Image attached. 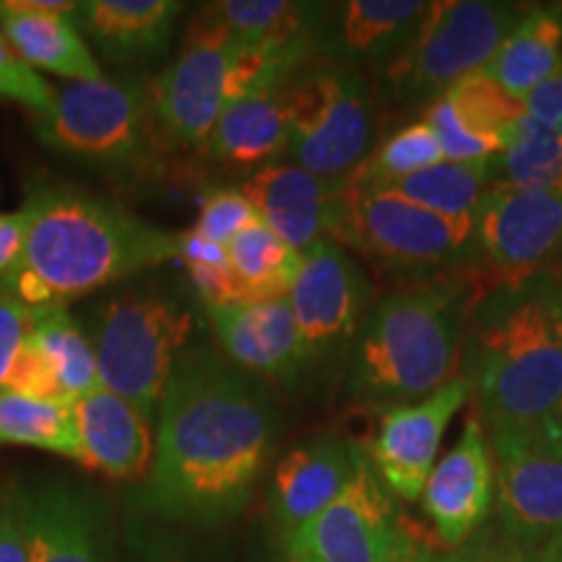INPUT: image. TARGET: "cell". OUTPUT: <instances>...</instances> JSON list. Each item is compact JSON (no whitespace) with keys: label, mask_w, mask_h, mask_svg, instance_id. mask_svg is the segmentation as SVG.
<instances>
[{"label":"cell","mask_w":562,"mask_h":562,"mask_svg":"<svg viewBox=\"0 0 562 562\" xmlns=\"http://www.w3.org/2000/svg\"><path fill=\"white\" fill-rule=\"evenodd\" d=\"M199 531L133 508L125 521L128 558L131 562H216Z\"/></svg>","instance_id":"35"},{"label":"cell","mask_w":562,"mask_h":562,"mask_svg":"<svg viewBox=\"0 0 562 562\" xmlns=\"http://www.w3.org/2000/svg\"><path fill=\"white\" fill-rule=\"evenodd\" d=\"M351 245L393 271H438L459 263L474 243V216H442L349 178L339 245Z\"/></svg>","instance_id":"9"},{"label":"cell","mask_w":562,"mask_h":562,"mask_svg":"<svg viewBox=\"0 0 562 562\" xmlns=\"http://www.w3.org/2000/svg\"><path fill=\"white\" fill-rule=\"evenodd\" d=\"M474 243L495 279L542 271L562 250V193L495 182L474 209Z\"/></svg>","instance_id":"12"},{"label":"cell","mask_w":562,"mask_h":562,"mask_svg":"<svg viewBox=\"0 0 562 562\" xmlns=\"http://www.w3.org/2000/svg\"><path fill=\"white\" fill-rule=\"evenodd\" d=\"M252 222H258L252 203L245 199L240 191L222 188V191L209 193L206 199H203L193 232L203 237V240L227 248V245L235 240L245 227H250Z\"/></svg>","instance_id":"37"},{"label":"cell","mask_w":562,"mask_h":562,"mask_svg":"<svg viewBox=\"0 0 562 562\" xmlns=\"http://www.w3.org/2000/svg\"><path fill=\"white\" fill-rule=\"evenodd\" d=\"M326 9V5H323ZM321 9L315 26V53L347 63L370 66L391 63L412 40L427 3L419 0H349Z\"/></svg>","instance_id":"22"},{"label":"cell","mask_w":562,"mask_h":562,"mask_svg":"<svg viewBox=\"0 0 562 562\" xmlns=\"http://www.w3.org/2000/svg\"><path fill=\"white\" fill-rule=\"evenodd\" d=\"M472 389L469 378H453L422 402L393 406L383 414L370 448V463L391 495L419 501L435 469L442 435L453 414L467 406Z\"/></svg>","instance_id":"14"},{"label":"cell","mask_w":562,"mask_h":562,"mask_svg":"<svg viewBox=\"0 0 562 562\" xmlns=\"http://www.w3.org/2000/svg\"><path fill=\"white\" fill-rule=\"evenodd\" d=\"M3 391L24 393V396L37 398H60L50 362H47L45 351L40 349V344L32 336H26L24 347L19 349L16 360H13L9 375H5Z\"/></svg>","instance_id":"39"},{"label":"cell","mask_w":562,"mask_h":562,"mask_svg":"<svg viewBox=\"0 0 562 562\" xmlns=\"http://www.w3.org/2000/svg\"><path fill=\"white\" fill-rule=\"evenodd\" d=\"M284 87H266L227 104L214 131L203 144L206 157L224 167L277 165L290 149V115H286Z\"/></svg>","instance_id":"24"},{"label":"cell","mask_w":562,"mask_h":562,"mask_svg":"<svg viewBox=\"0 0 562 562\" xmlns=\"http://www.w3.org/2000/svg\"><path fill=\"white\" fill-rule=\"evenodd\" d=\"M396 526L389 490L362 456L341 495L294 533L286 552L297 562H381Z\"/></svg>","instance_id":"13"},{"label":"cell","mask_w":562,"mask_h":562,"mask_svg":"<svg viewBox=\"0 0 562 562\" xmlns=\"http://www.w3.org/2000/svg\"><path fill=\"white\" fill-rule=\"evenodd\" d=\"M521 19L524 13L510 3H490V0L427 3L412 40L389 63L393 87L412 100L435 102L463 76L487 68Z\"/></svg>","instance_id":"7"},{"label":"cell","mask_w":562,"mask_h":562,"mask_svg":"<svg viewBox=\"0 0 562 562\" xmlns=\"http://www.w3.org/2000/svg\"><path fill=\"white\" fill-rule=\"evenodd\" d=\"M286 297L302 347L313 360L355 334L370 300V281L339 243L321 240L302 252L300 273Z\"/></svg>","instance_id":"15"},{"label":"cell","mask_w":562,"mask_h":562,"mask_svg":"<svg viewBox=\"0 0 562 562\" xmlns=\"http://www.w3.org/2000/svg\"><path fill=\"white\" fill-rule=\"evenodd\" d=\"M442 159L446 157H442L440 140L430 125L425 121L412 123L385 138L378 149H372L370 157L351 175V182L360 188H381L385 182L402 180Z\"/></svg>","instance_id":"34"},{"label":"cell","mask_w":562,"mask_h":562,"mask_svg":"<svg viewBox=\"0 0 562 562\" xmlns=\"http://www.w3.org/2000/svg\"><path fill=\"white\" fill-rule=\"evenodd\" d=\"M180 13L178 0H87L76 21L104 58L131 63L165 53Z\"/></svg>","instance_id":"25"},{"label":"cell","mask_w":562,"mask_h":562,"mask_svg":"<svg viewBox=\"0 0 562 562\" xmlns=\"http://www.w3.org/2000/svg\"><path fill=\"white\" fill-rule=\"evenodd\" d=\"M492 497H495V467L484 440V425L472 414L453 451L435 463L422 492V505L442 544L461 547L487 521Z\"/></svg>","instance_id":"19"},{"label":"cell","mask_w":562,"mask_h":562,"mask_svg":"<svg viewBox=\"0 0 562 562\" xmlns=\"http://www.w3.org/2000/svg\"><path fill=\"white\" fill-rule=\"evenodd\" d=\"M55 91L30 63L21 60L11 42L0 32V100L24 104L34 115H47L55 108Z\"/></svg>","instance_id":"36"},{"label":"cell","mask_w":562,"mask_h":562,"mask_svg":"<svg viewBox=\"0 0 562 562\" xmlns=\"http://www.w3.org/2000/svg\"><path fill=\"white\" fill-rule=\"evenodd\" d=\"M347 191L349 180L318 178L290 161L261 167L240 188L258 220L300 252L321 240L339 243L347 220Z\"/></svg>","instance_id":"16"},{"label":"cell","mask_w":562,"mask_h":562,"mask_svg":"<svg viewBox=\"0 0 562 562\" xmlns=\"http://www.w3.org/2000/svg\"><path fill=\"white\" fill-rule=\"evenodd\" d=\"M235 100H240L237 45L222 37H188L178 60L149 83L154 123L175 146L206 144Z\"/></svg>","instance_id":"11"},{"label":"cell","mask_w":562,"mask_h":562,"mask_svg":"<svg viewBox=\"0 0 562 562\" xmlns=\"http://www.w3.org/2000/svg\"><path fill=\"white\" fill-rule=\"evenodd\" d=\"M157 133L149 87L136 79L68 83L34 123V136L53 151L121 175L144 170Z\"/></svg>","instance_id":"6"},{"label":"cell","mask_w":562,"mask_h":562,"mask_svg":"<svg viewBox=\"0 0 562 562\" xmlns=\"http://www.w3.org/2000/svg\"><path fill=\"white\" fill-rule=\"evenodd\" d=\"M286 562H297V560H292V558H286Z\"/></svg>","instance_id":"49"},{"label":"cell","mask_w":562,"mask_h":562,"mask_svg":"<svg viewBox=\"0 0 562 562\" xmlns=\"http://www.w3.org/2000/svg\"><path fill=\"white\" fill-rule=\"evenodd\" d=\"M544 560H547V562H554V560H552V554L547 552V547H544Z\"/></svg>","instance_id":"48"},{"label":"cell","mask_w":562,"mask_h":562,"mask_svg":"<svg viewBox=\"0 0 562 562\" xmlns=\"http://www.w3.org/2000/svg\"><path fill=\"white\" fill-rule=\"evenodd\" d=\"M492 167L505 186L562 193V136L526 115L510 131L505 151Z\"/></svg>","instance_id":"33"},{"label":"cell","mask_w":562,"mask_h":562,"mask_svg":"<svg viewBox=\"0 0 562 562\" xmlns=\"http://www.w3.org/2000/svg\"><path fill=\"white\" fill-rule=\"evenodd\" d=\"M323 5L290 0H224L203 9V19L235 45H313Z\"/></svg>","instance_id":"28"},{"label":"cell","mask_w":562,"mask_h":562,"mask_svg":"<svg viewBox=\"0 0 562 562\" xmlns=\"http://www.w3.org/2000/svg\"><path fill=\"white\" fill-rule=\"evenodd\" d=\"M30 336L40 344L50 362L60 398L79 402L100 389V370H97V355L89 334L81 331V326L66 307H34Z\"/></svg>","instance_id":"32"},{"label":"cell","mask_w":562,"mask_h":562,"mask_svg":"<svg viewBox=\"0 0 562 562\" xmlns=\"http://www.w3.org/2000/svg\"><path fill=\"white\" fill-rule=\"evenodd\" d=\"M362 451L336 438H315L294 446L273 469L271 508L284 542L311 524L347 487Z\"/></svg>","instance_id":"21"},{"label":"cell","mask_w":562,"mask_h":562,"mask_svg":"<svg viewBox=\"0 0 562 562\" xmlns=\"http://www.w3.org/2000/svg\"><path fill=\"white\" fill-rule=\"evenodd\" d=\"M83 467L110 480H140L154 461V422L108 389L74 402Z\"/></svg>","instance_id":"23"},{"label":"cell","mask_w":562,"mask_h":562,"mask_svg":"<svg viewBox=\"0 0 562 562\" xmlns=\"http://www.w3.org/2000/svg\"><path fill=\"white\" fill-rule=\"evenodd\" d=\"M30 203H24L16 211H0V273H5L19 261L26 243V232H30Z\"/></svg>","instance_id":"42"},{"label":"cell","mask_w":562,"mask_h":562,"mask_svg":"<svg viewBox=\"0 0 562 562\" xmlns=\"http://www.w3.org/2000/svg\"><path fill=\"white\" fill-rule=\"evenodd\" d=\"M487 432L503 531L531 547L550 544L562 537V422Z\"/></svg>","instance_id":"10"},{"label":"cell","mask_w":562,"mask_h":562,"mask_svg":"<svg viewBox=\"0 0 562 562\" xmlns=\"http://www.w3.org/2000/svg\"><path fill=\"white\" fill-rule=\"evenodd\" d=\"M32 321L34 307L0 290V391H3L5 375H9L19 349L24 347L26 336L32 331Z\"/></svg>","instance_id":"40"},{"label":"cell","mask_w":562,"mask_h":562,"mask_svg":"<svg viewBox=\"0 0 562 562\" xmlns=\"http://www.w3.org/2000/svg\"><path fill=\"white\" fill-rule=\"evenodd\" d=\"M461 297L448 286H417L383 297L362 321L349 391L362 402H412L456 378Z\"/></svg>","instance_id":"3"},{"label":"cell","mask_w":562,"mask_h":562,"mask_svg":"<svg viewBox=\"0 0 562 562\" xmlns=\"http://www.w3.org/2000/svg\"><path fill=\"white\" fill-rule=\"evenodd\" d=\"M0 32L34 70H47L70 83L104 79L76 19L30 11L19 0H0Z\"/></svg>","instance_id":"26"},{"label":"cell","mask_w":562,"mask_h":562,"mask_svg":"<svg viewBox=\"0 0 562 562\" xmlns=\"http://www.w3.org/2000/svg\"><path fill=\"white\" fill-rule=\"evenodd\" d=\"M542 302H544L547 313H550L554 328H558V334L562 336V279L554 281L550 290H547Z\"/></svg>","instance_id":"45"},{"label":"cell","mask_w":562,"mask_h":562,"mask_svg":"<svg viewBox=\"0 0 562 562\" xmlns=\"http://www.w3.org/2000/svg\"><path fill=\"white\" fill-rule=\"evenodd\" d=\"M547 547V552L552 554V560L554 562H562V537H558V539H552L550 544H544Z\"/></svg>","instance_id":"47"},{"label":"cell","mask_w":562,"mask_h":562,"mask_svg":"<svg viewBox=\"0 0 562 562\" xmlns=\"http://www.w3.org/2000/svg\"><path fill=\"white\" fill-rule=\"evenodd\" d=\"M432 547L425 542V539L417 537V533L404 529L402 524L396 526V533H393V542L389 552L383 554L381 562H430L432 560Z\"/></svg>","instance_id":"44"},{"label":"cell","mask_w":562,"mask_h":562,"mask_svg":"<svg viewBox=\"0 0 562 562\" xmlns=\"http://www.w3.org/2000/svg\"><path fill=\"white\" fill-rule=\"evenodd\" d=\"M24 250L0 290L30 307L63 305L180 258V232H165L117 203L74 186H37Z\"/></svg>","instance_id":"2"},{"label":"cell","mask_w":562,"mask_h":562,"mask_svg":"<svg viewBox=\"0 0 562 562\" xmlns=\"http://www.w3.org/2000/svg\"><path fill=\"white\" fill-rule=\"evenodd\" d=\"M277 435L279 409L261 378L191 347L159 404L154 461L136 510L191 529L229 521L248 505Z\"/></svg>","instance_id":"1"},{"label":"cell","mask_w":562,"mask_h":562,"mask_svg":"<svg viewBox=\"0 0 562 562\" xmlns=\"http://www.w3.org/2000/svg\"><path fill=\"white\" fill-rule=\"evenodd\" d=\"M474 562H547L544 547H531L508 537L505 531H490L469 547Z\"/></svg>","instance_id":"41"},{"label":"cell","mask_w":562,"mask_h":562,"mask_svg":"<svg viewBox=\"0 0 562 562\" xmlns=\"http://www.w3.org/2000/svg\"><path fill=\"white\" fill-rule=\"evenodd\" d=\"M526 112L544 128L562 136V70L526 100Z\"/></svg>","instance_id":"43"},{"label":"cell","mask_w":562,"mask_h":562,"mask_svg":"<svg viewBox=\"0 0 562 562\" xmlns=\"http://www.w3.org/2000/svg\"><path fill=\"white\" fill-rule=\"evenodd\" d=\"M30 518L32 562H112L110 508L87 484L40 482L30 490Z\"/></svg>","instance_id":"18"},{"label":"cell","mask_w":562,"mask_h":562,"mask_svg":"<svg viewBox=\"0 0 562 562\" xmlns=\"http://www.w3.org/2000/svg\"><path fill=\"white\" fill-rule=\"evenodd\" d=\"M227 256L243 302L286 297L302 266V252L281 240L261 220L227 245Z\"/></svg>","instance_id":"29"},{"label":"cell","mask_w":562,"mask_h":562,"mask_svg":"<svg viewBox=\"0 0 562 562\" xmlns=\"http://www.w3.org/2000/svg\"><path fill=\"white\" fill-rule=\"evenodd\" d=\"M430 562H474L472 554L469 550H453V552H432V560Z\"/></svg>","instance_id":"46"},{"label":"cell","mask_w":562,"mask_h":562,"mask_svg":"<svg viewBox=\"0 0 562 562\" xmlns=\"http://www.w3.org/2000/svg\"><path fill=\"white\" fill-rule=\"evenodd\" d=\"M0 446H30L83 463L74 402L0 391Z\"/></svg>","instance_id":"30"},{"label":"cell","mask_w":562,"mask_h":562,"mask_svg":"<svg viewBox=\"0 0 562 562\" xmlns=\"http://www.w3.org/2000/svg\"><path fill=\"white\" fill-rule=\"evenodd\" d=\"M0 562H32L30 490L21 484L0 497Z\"/></svg>","instance_id":"38"},{"label":"cell","mask_w":562,"mask_h":562,"mask_svg":"<svg viewBox=\"0 0 562 562\" xmlns=\"http://www.w3.org/2000/svg\"><path fill=\"white\" fill-rule=\"evenodd\" d=\"M492 186H495L492 161L467 165V161L442 159L438 165L406 175L402 180L385 182L381 188H370V191L393 193L414 206L459 220V216H474L476 203Z\"/></svg>","instance_id":"31"},{"label":"cell","mask_w":562,"mask_h":562,"mask_svg":"<svg viewBox=\"0 0 562 562\" xmlns=\"http://www.w3.org/2000/svg\"><path fill=\"white\" fill-rule=\"evenodd\" d=\"M562 70V13L531 11L518 21L484 74L526 102Z\"/></svg>","instance_id":"27"},{"label":"cell","mask_w":562,"mask_h":562,"mask_svg":"<svg viewBox=\"0 0 562 562\" xmlns=\"http://www.w3.org/2000/svg\"><path fill=\"white\" fill-rule=\"evenodd\" d=\"M526 115V102L476 70L442 91L427 110L425 123L438 136L448 161L487 165L505 151L510 131Z\"/></svg>","instance_id":"17"},{"label":"cell","mask_w":562,"mask_h":562,"mask_svg":"<svg viewBox=\"0 0 562 562\" xmlns=\"http://www.w3.org/2000/svg\"><path fill=\"white\" fill-rule=\"evenodd\" d=\"M476 393L487 430L533 427L562 414V336L542 300L513 305L480 336Z\"/></svg>","instance_id":"4"},{"label":"cell","mask_w":562,"mask_h":562,"mask_svg":"<svg viewBox=\"0 0 562 562\" xmlns=\"http://www.w3.org/2000/svg\"><path fill=\"white\" fill-rule=\"evenodd\" d=\"M290 115V165L347 182L370 157L375 138L370 91L351 70L294 74L284 87Z\"/></svg>","instance_id":"8"},{"label":"cell","mask_w":562,"mask_h":562,"mask_svg":"<svg viewBox=\"0 0 562 562\" xmlns=\"http://www.w3.org/2000/svg\"><path fill=\"white\" fill-rule=\"evenodd\" d=\"M203 313L232 364L256 378L292 383L311 362L302 347L290 297L203 305Z\"/></svg>","instance_id":"20"},{"label":"cell","mask_w":562,"mask_h":562,"mask_svg":"<svg viewBox=\"0 0 562 562\" xmlns=\"http://www.w3.org/2000/svg\"><path fill=\"white\" fill-rule=\"evenodd\" d=\"M560 422H562V414H560Z\"/></svg>","instance_id":"50"},{"label":"cell","mask_w":562,"mask_h":562,"mask_svg":"<svg viewBox=\"0 0 562 562\" xmlns=\"http://www.w3.org/2000/svg\"><path fill=\"white\" fill-rule=\"evenodd\" d=\"M195 313L170 294H123L94 311L89 339L100 385L157 419L175 364L195 331Z\"/></svg>","instance_id":"5"}]
</instances>
